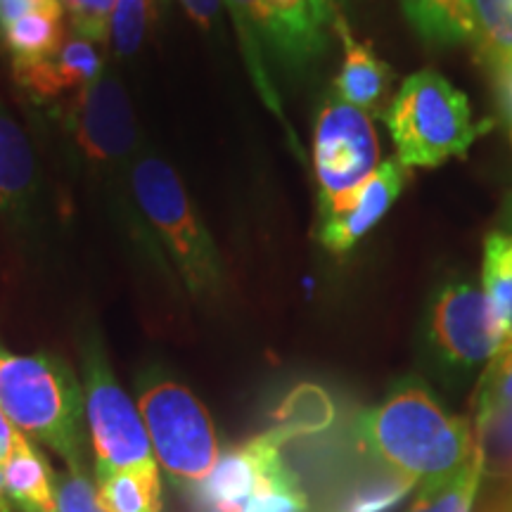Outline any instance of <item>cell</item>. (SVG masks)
Listing matches in <instances>:
<instances>
[{
    "label": "cell",
    "mask_w": 512,
    "mask_h": 512,
    "mask_svg": "<svg viewBox=\"0 0 512 512\" xmlns=\"http://www.w3.org/2000/svg\"><path fill=\"white\" fill-rule=\"evenodd\" d=\"M358 437L377 463L408 484H434L475 460L470 422L448 413L427 384L403 380L358 420Z\"/></svg>",
    "instance_id": "cell-1"
},
{
    "label": "cell",
    "mask_w": 512,
    "mask_h": 512,
    "mask_svg": "<svg viewBox=\"0 0 512 512\" xmlns=\"http://www.w3.org/2000/svg\"><path fill=\"white\" fill-rule=\"evenodd\" d=\"M0 408L12 425L53 448L67 467H83L86 396L60 356H22L0 347Z\"/></svg>",
    "instance_id": "cell-2"
},
{
    "label": "cell",
    "mask_w": 512,
    "mask_h": 512,
    "mask_svg": "<svg viewBox=\"0 0 512 512\" xmlns=\"http://www.w3.org/2000/svg\"><path fill=\"white\" fill-rule=\"evenodd\" d=\"M382 119L406 169H432L451 157H465L470 145L491 128V121L477 124L465 93L432 69L408 76Z\"/></svg>",
    "instance_id": "cell-3"
},
{
    "label": "cell",
    "mask_w": 512,
    "mask_h": 512,
    "mask_svg": "<svg viewBox=\"0 0 512 512\" xmlns=\"http://www.w3.org/2000/svg\"><path fill=\"white\" fill-rule=\"evenodd\" d=\"M133 195L138 209L162 242L192 294H214L223 285V261L181 178L164 159L143 155L133 162Z\"/></svg>",
    "instance_id": "cell-4"
},
{
    "label": "cell",
    "mask_w": 512,
    "mask_h": 512,
    "mask_svg": "<svg viewBox=\"0 0 512 512\" xmlns=\"http://www.w3.org/2000/svg\"><path fill=\"white\" fill-rule=\"evenodd\" d=\"M138 411L157 463L176 482L197 486L219 463V437L204 403L181 382L147 373L140 380Z\"/></svg>",
    "instance_id": "cell-5"
},
{
    "label": "cell",
    "mask_w": 512,
    "mask_h": 512,
    "mask_svg": "<svg viewBox=\"0 0 512 512\" xmlns=\"http://www.w3.org/2000/svg\"><path fill=\"white\" fill-rule=\"evenodd\" d=\"M226 5L261 98L283 117L280 100L261 62L259 41L292 67H306L328 50V24L318 15L313 0H226Z\"/></svg>",
    "instance_id": "cell-6"
},
{
    "label": "cell",
    "mask_w": 512,
    "mask_h": 512,
    "mask_svg": "<svg viewBox=\"0 0 512 512\" xmlns=\"http://www.w3.org/2000/svg\"><path fill=\"white\" fill-rule=\"evenodd\" d=\"M83 396L91 427L95 477L131 467H157L140 411L128 399L98 337L83 347Z\"/></svg>",
    "instance_id": "cell-7"
},
{
    "label": "cell",
    "mask_w": 512,
    "mask_h": 512,
    "mask_svg": "<svg viewBox=\"0 0 512 512\" xmlns=\"http://www.w3.org/2000/svg\"><path fill=\"white\" fill-rule=\"evenodd\" d=\"M380 166V140L366 112L337 95L325 98L313 128L320 216L330 214Z\"/></svg>",
    "instance_id": "cell-8"
},
{
    "label": "cell",
    "mask_w": 512,
    "mask_h": 512,
    "mask_svg": "<svg viewBox=\"0 0 512 512\" xmlns=\"http://www.w3.org/2000/svg\"><path fill=\"white\" fill-rule=\"evenodd\" d=\"M74 155L100 174H114L131 162L138 147V124L124 83L102 72L81 88L64 114Z\"/></svg>",
    "instance_id": "cell-9"
},
{
    "label": "cell",
    "mask_w": 512,
    "mask_h": 512,
    "mask_svg": "<svg viewBox=\"0 0 512 512\" xmlns=\"http://www.w3.org/2000/svg\"><path fill=\"white\" fill-rule=\"evenodd\" d=\"M427 339L448 368L484 366L508 342L484 290L472 283H448L427 311Z\"/></svg>",
    "instance_id": "cell-10"
},
{
    "label": "cell",
    "mask_w": 512,
    "mask_h": 512,
    "mask_svg": "<svg viewBox=\"0 0 512 512\" xmlns=\"http://www.w3.org/2000/svg\"><path fill=\"white\" fill-rule=\"evenodd\" d=\"M285 444L287 439L273 427L219 456L209 477L195 486L202 508L207 512H242L256 498L299 484L280 456Z\"/></svg>",
    "instance_id": "cell-11"
},
{
    "label": "cell",
    "mask_w": 512,
    "mask_h": 512,
    "mask_svg": "<svg viewBox=\"0 0 512 512\" xmlns=\"http://www.w3.org/2000/svg\"><path fill=\"white\" fill-rule=\"evenodd\" d=\"M406 183L408 169L399 162V157L387 159L339 207L320 216V242L335 254L349 252L387 216Z\"/></svg>",
    "instance_id": "cell-12"
},
{
    "label": "cell",
    "mask_w": 512,
    "mask_h": 512,
    "mask_svg": "<svg viewBox=\"0 0 512 512\" xmlns=\"http://www.w3.org/2000/svg\"><path fill=\"white\" fill-rule=\"evenodd\" d=\"M105 72L98 48L86 38L64 41L55 55L36 62H15L17 83L36 100L50 102L67 93H79Z\"/></svg>",
    "instance_id": "cell-13"
},
{
    "label": "cell",
    "mask_w": 512,
    "mask_h": 512,
    "mask_svg": "<svg viewBox=\"0 0 512 512\" xmlns=\"http://www.w3.org/2000/svg\"><path fill=\"white\" fill-rule=\"evenodd\" d=\"M38 204L36 157L22 126L0 105V214L24 228Z\"/></svg>",
    "instance_id": "cell-14"
},
{
    "label": "cell",
    "mask_w": 512,
    "mask_h": 512,
    "mask_svg": "<svg viewBox=\"0 0 512 512\" xmlns=\"http://www.w3.org/2000/svg\"><path fill=\"white\" fill-rule=\"evenodd\" d=\"M335 29L344 43V62L335 79V95L366 114L387 110L394 72L373 53L368 43L356 41L344 15L335 19Z\"/></svg>",
    "instance_id": "cell-15"
},
{
    "label": "cell",
    "mask_w": 512,
    "mask_h": 512,
    "mask_svg": "<svg viewBox=\"0 0 512 512\" xmlns=\"http://www.w3.org/2000/svg\"><path fill=\"white\" fill-rule=\"evenodd\" d=\"M5 489L22 512H57L55 472L27 437L19 434L5 463Z\"/></svg>",
    "instance_id": "cell-16"
},
{
    "label": "cell",
    "mask_w": 512,
    "mask_h": 512,
    "mask_svg": "<svg viewBox=\"0 0 512 512\" xmlns=\"http://www.w3.org/2000/svg\"><path fill=\"white\" fill-rule=\"evenodd\" d=\"M477 55L491 72L512 62V0H463Z\"/></svg>",
    "instance_id": "cell-17"
},
{
    "label": "cell",
    "mask_w": 512,
    "mask_h": 512,
    "mask_svg": "<svg viewBox=\"0 0 512 512\" xmlns=\"http://www.w3.org/2000/svg\"><path fill=\"white\" fill-rule=\"evenodd\" d=\"M403 12L427 46L448 48L472 41L463 0H401Z\"/></svg>",
    "instance_id": "cell-18"
},
{
    "label": "cell",
    "mask_w": 512,
    "mask_h": 512,
    "mask_svg": "<svg viewBox=\"0 0 512 512\" xmlns=\"http://www.w3.org/2000/svg\"><path fill=\"white\" fill-rule=\"evenodd\" d=\"M98 501L105 512H162L157 467H131L98 477Z\"/></svg>",
    "instance_id": "cell-19"
},
{
    "label": "cell",
    "mask_w": 512,
    "mask_h": 512,
    "mask_svg": "<svg viewBox=\"0 0 512 512\" xmlns=\"http://www.w3.org/2000/svg\"><path fill=\"white\" fill-rule=\"evenodd\" d=\"M3 38L15 62L46 60L64 46L62 8L38 10L19 17L3 29Z\"/></svg>",
    "instance_id": "cell-20"
},
{
    "label": "cell",
    "mask_w": 512,
    "mask_h": 512,
    "mask_svg": "<svg viewBox=\"0 0 512 512\" xmlns=\"http://www.w3.org/2000/svg\"><path fill=\"white\" fill-rule=\"evenodd\" d=\"M484 294L512 342V235L494 233L484 245Z\"/></svg>",
    "instance_id": "cell-21"
},
{
    "label": "cell",
    "mask_w": 512,
    "mask_h": 512,
    "mask_svg": "<svg viewBox=\"0 0 512 512\" xmlns=\"http://www.w3.org/2000/svg\"><path fill=\"white\" fill-rule=\"evenodd\" d=\"M332 418H335V406H332L330 396L316 384H302L287 394L278 411L275 430L290 441L294 437H304V434L323 432Z\"/></svg>",
    "instance_id": "cell-22"
},
{
    "label": "cell",
    "mask_w": 512,
    "mask_h": 512,
    "mask_svg": "<svg viewBox=\"0 0 512 512\" xmlns=\"http://www.w3.org/2000/svg\"><path fill=\"white\" fill-rule=\"evenodd\" d=\"M482 477L484 458L482 451H477L475 460L467 467H463L458 475L444 479V482L422 486L420 494L415 496V501L406 512H470Z\"/></svg>",
    "instance_id": "cell-23"
},
{
    "label": "cell",
    "mask_w": 512,
    "mask_h": 512,
    "mask_svg": "<svg viewBox=\"0 0 512 512\" xmlns=\"http://www.w3.org/2000/svg\"><path fill=\"white\" fill-rule=\"evenodd\" d=\"M155 17V0H117L110 19L112 48L119 57L136 55Z\"/></svg>",
    "instance_id": "cell-24"
},
{
    "label": "cell",
    "mask_w": 512,
    "mask_h": 512,
    "mask_svg": "<svg viewBox=\"0 0 512 512\" xmlns=\"http://www.w3.org/2000/svg\"><path fill=\"white\" fill-rule=\"evenodd\" d=\"M505 408H512V342L486 363V373L477 387L475 425Z\"/></svg>",
    "instance_id": "cell-25"
},
{
    "label": "cell",
    "mask_w": 512,
    "mask_h": 512,
    "mask_svg": "<svg viewBox=\"0 0 512 512\" xmlns=\"http://www.w3.org/2000/svg\"><path fill=\"white\" fill-rule=\"evenodd\" d=\"M475 434L484 458V475L512 477V408L479 422Z\"/></svg>",
    "instance_id": "cell-26"
},
{
    "label": "cell",
    "mask_w": 512,
    "mask_h": 512,
    "mask_svg": "<svg viewBox=\"0 0 512 512\" xmlns=\"http://www.w3.org/2000/svg\"><path fill=\"white\" fill-rule=\"evenodd\" d=\"M57 512H105L83 467H67L55 475Z\"/></svg>",
    "instance_id": "cell-27"
},
{
    "label": "cell",
    "mask_w": 512,
    "mask_h": 512,
    "mask_svg": "<svg viewBox=\"0 0 512 512\" xmlns=\"http://www.w3.org/2000/svg\"><path fill=\"white\" fill-rule=\"evenodd\" d=\"M72 15L76 36L105 43L110 36V19L117 0H60Z\"/></svg>",
    "instance_id": "cell-28"
},
{
    "label": "cell",
    "mask_w": 512,
    "mask_h": 512,
    "mask_svg": "<svg viewBox=\"0 0 512 512\" xmlns=\"http://www.w3.org/2000/svg\"><path fill=\"white\" fill-rule=\"evenodd\" d=\"M408 489H413V484L403 482V479L396 477V482L375 486V489H370L363 496H358L356 501L351 503L349 512H387L401 501V496L406 494Z\"/></svg>",
    "instance_id": "cell-29"
},
{
    "label": "cell",
    "mask_w": 512,
    "mask_h": 512,
    "mask_svg": "<svg viewBox=\"0 0 512 512\" xmlns=\"http://www.w3.org/2000/svg\"><path fill=\"white\" fill-rule=\"evenodd\" d=\"M242 512H306V496L302 486L294 484L256 498Z\"/></svg>",
    "instance_id": "cell-30"
},
{
    "label": "cell",
    "mask_w": 512,
    "mask_h": 512,
    "mask_svg": "<svg viewBox=\"0 0 512 512\" xmlns=\"http://www.w3.org/2000/svg\"><path fill=\"white\" fill-rule=\"evenodd\" d=\"M53 8H62L60 0H0V29L17 22L19 17L31 15V12Z\"/></svg>",
    "instance_id": "cell-31"
},
{
    "label": "cell",
    "mask_w": 512,
    "mask_h": 512,
    "mask_svg": "<svg viewBox=\"0 0 512 512\" xmlns=\"http://www.w3.org/2000/svg\"><path fill=\"white\" fill-rule=\"evenodd\" d=\"M181 5L192 22L200 24L202 29H209L221 10V0H181Z\"/></svg>",
    "instance_id": "cell-32"
},
{
    "label": "cell",
    "mask_w": 512,
    "mask_h": 512,
    "mask_svg": "<svg viewBox=\"0 0 512 512\" xmlns=\"http://www.w3.org/2000/svg\"><path fill=\"white\" fill-rule=\"evenodd\" d=\"M496 86H498V95H501L503 110L508 114L510 124H512V62L503 64L501 69H496Z\"/></svg>",
    "instance_id": "cell-33"
},
{
    "label": "cell",
    "mask_w": 512,
    "mask_h": 512,
    "mask_svg": "<svg viewBox=\"0 0 512 512\" xmlns=\"http://www.w3.org/2000/svg\"><path fill=\"white\" fill-rule=\"evenodd\" d=\"M19 432L12 427V422L8 415L3 413L0 408V463H8V458L12 456V448L17 444Z\"/></svg>",
    "instance_id": "cell-34"
},
{
    "label": "cell",
    "mask_w": 512,
    "mask_h": 512,
    "mask_svg": "<svg viewBox=\"0 0 512 512\" xmlns=\"http://www.w3.org/2000/svg\"><path fill=\"white\" fill-rule=\"evenodd\" d=\"M313 5H316L318 15L323 17L325 24H335V19L342 15V10H339L342 0H313Z\"/></svg>",
    "instance_id": "cell-35"
},
{
    "label": "cell",
    "mask_w": 512,
    "mask_h": 512,
    "mask_svg": "<svg viewBox=\"0 0 512 512\" xmlns=\"http://www.w3.org/2000/svg\"><path fill=\"white\" fill-rule=\"evenodd\" d=\"M3 489H5V477H3V472H0V512H12L8 501H5V491Z\"/></svg>",
    "instance_id": "cell-36"
},
{
    "label": "cell",
    "mask_w": 512,
    "mask_h": 512,
    "mask_svg": "<svg viewBox=\"0 0 512 512\" xmlns=\"http://www.w3.org/2000/svg\"><path fill=\"white\" fill-rule=\"evenodd\" d=\"M508 512H512V505H510V510H508Z\"/></svg>",
    "instance_id": "cell-37"
}]
</instances>
